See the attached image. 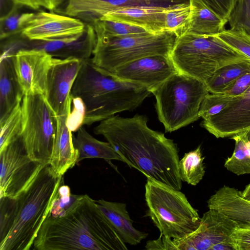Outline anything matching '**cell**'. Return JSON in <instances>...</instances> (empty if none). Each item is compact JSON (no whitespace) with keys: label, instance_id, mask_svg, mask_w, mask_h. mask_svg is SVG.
I'll list each match as a JSON object with an SVG mask.
<instances>
[{"label":"cell","instance_id":"obj_17","mask_svg":"<svg viewBox=\"0 0 250 250\" xmlns=\"http://www.w3.org/2000/svg\"><path fill=\"white\" fill-rule=\"evenodd\" d=\"M86 23L66 15L52 12L35 13L21 35L30 41H47L83 33Z\"/></svg>","mask_w":250,"mask_h":250},{"label":"cell","instance_id":"obj_25","mask_svg":"<svg viewBox=\"0 0 250 250\" xmlns=\"http://www.w3.org/2000/svg\"><path fill=\"white\" fill-rule=\"evenodd\" d=\"M250 72V61L225 65L217 70L206 83L210 93L221 92L241 76Z\"/></svg>","mask_w":250,"mask_h":250},{"label":"cell","instance_id":"obj_34","mask_svg":"<svg viewBox=\"0 0 250 250\" xmlns=\"http://www.w3.org/2000/svg\"><path fill=\"white\" fill-rule=\"evenodd\" d=\"M80 196V195L72 194L70 188L68 186L61 184L52 202L51 208L48 215L53 217L62 215Z\"/></svg>","mask_w":250,"mask_h":250},{"label":"cell","instance_id":"obj_5","mask_svg":"<svg viewBox=\"0 0 250 250\" xmlns=\"http://www.w3.org/2000/svg\"><path fill=\"white\" fill-rule=\"evenodd\" d=\"M169 57L177 71L205 83L221 67L250 61L215 35L186 33L176 37Z\"/></svg>","mask_w":250,"mask_h":250},{"label":"cell","instance_id":"obj_31","mask_svg":"<svg viewBox=\"0 0 250 250\" xmlns=\"http://www.w3.org/2000/svg\"><path fill=\"white\" fill-rule=\"evenodd\" d=\"M21 102L17 104L7 118L1 124L0 150L21 135L22 129Z\"/></svg>","mask_w":250,"mask_h":250},{"label":"cell","instance_id":"obj_24","mask_svg":"<svg viewBox=\"0 0 250 250\" xmlns=\"http://www.w3.org/2000/svg\"><path fill=\"white\" fill-rule=\"evenodd\" d=\"M73 140L75 148L78 152L77 163L86 158H102L108 161L123 159L107 142L99 141L91 135L82 126L77 130Z\"/></svg>","mask_w":250,"mask_h":250},{"label":"cell","instance_id":"obj_11","mask_svg":"<svg viewBox=\"0 0 250 250\" xmlns=\"http://www.w3.org/2000/svg\"><path fill=\"white\" fill-rule=\"evenodd\" d=\"M240 223L216 210L209 209L194 231L182 238L172 239V242L176 250H212L220 243L232 242L231 235Z\"/></svg>","mask_w":250,"mask_h":250},{"label":"cell","instance_id":"obj_18","mask_svg":"<svg viewBox=\"0 0 250 250\" xmlns=\"http://www.w3.org/2000/svg\"><path fill=\"white\" fill-rule=\"evenodd\" d=\"M71 106L62 115L57 116V131L49 165L58 177L62 176L77 164L78 152L75 148L72 131L68 125Z\"/></svg>","mask_w":250,"mask_h":250},{"label":"cell","instance_id":"obj_9","mask_svg":"<svg viewBox=\"0 0 250 250\" xmlns=\"http://www.w3.org/2000/svg\"><path fill=\"white\" fill-rule=\"evenodd\" d=\"M21 136L30 158L49 164L57 131V116L41 94L24 96Z\"/></svg>","mask_w":250,"mask_h":250},{"label":"cell","instance_id":"obj_38","mask_svg":"<svg viewBox=\"0 0 250 250\" xmlns=\"http://www.w3.org/2000/svg\"><path fill=\"white\" fill-rule=\"evenodd\" d=\"M24 6L37 10L43 7L52 11L62 3V0H19Z\"/></svg>","mask_w":250,"mask_h":250},{"label":"cell","instance_id":"obj_10","mask_svg":"<svg viewBox=\"0 0 250 250\" xmlns=\"http://www.w3.org/2000/svg\"><path fill=\"white\" fill-rule=\"evenodd\" d=\"M0 198L16 199L45 165L32 160L21 135L0 150Z\"/></svg>","mask_w":250,"mask_h":250},{"label":"cell","instance_id":"obj_1","mask_svg":"<svg viewBox=\"0 0 250 250\" xmlns=\"http://www.w3.org/2000/svg\"><path fill=\"white\" fill-rule=\"evenodd\" d=\"M147 122L143 115L131 118L114 115L101 121L93 132L104 136L130 168L147 179L180 190L177 145L164 133L150 128Z\"/></svg>","mask_w":250,"mask_h":250},{"label":"cell","instance_id":"obj_22","mask_svg":"<svg viewBox=\"0 0 250 250\" xmlns=\"http://www.w3.org/2000/svg\"><path fill=\"white\" fill-rule=\"evenodd\" d=\"M95 203L116 232L126 244L136 245L147 236V233L136 229L133 226L125 203L112 202L103 199Z\"/></svg>","mask_w":250,"mask_h":250},{"label":"cell","instance_id":"obj_6","mask_svg":"<svg viewBox=\"0 0 250 250\" xmlns=\"http://www.w3.org/2000/svg\"><path fill=\"white\" fill-rule=\"evenodd\" d=\"M152 93L156 99L158 119L166 132H171L200 118L201 104L209 92L204 83L177 72Z\"/></svg>","mask_w":250,"mask_h":250},{"label":"cell","instance_id":"obj_15","mask_svg":"<svg viewBox=\"0 0 250 250\" xmlns=\"http://www.w3.org/2000/svg\"><path fill=\"white\" fill-rule=\"evenodd\" d=\"M53 58L37 49H21L13 55L15 69L24 96L45 95L47 75Z\"/></svg>","mask_w":250,"mask_h":250},{"label":"cell","instance_id":"obj_35","mask_svg":"<svg viewBox=\"0 0 250 250\" xmlns=\"http://www.w3.org/2000/svg\"><path fill=\"white\" fill-rule=\"evenodd\" d=\"M230 238L235 250H250V224L240 222Z\"/></svg>","mask_w":250,"mask_h":250},{"label":"cell","instance_id":"obj_3","mask_svg":"<svg viewBox=\"0 0 250 250\" xmlns=\"http://www.w3.org/2000/svg\"><path fill=\"white\" fill-rule=\"evenodd\" d=\"M62 181L47 164L16 199L0 198V250L32 248Z\"/></svg>","mask_w":250,"mask_h":250},{"label":"cell","instance_id":"obj_40","mask_svg":"<svg viewBox=\"0 0 250 250\" xmlns=\"http://www.w3.org/2000/svg\"><path fill=\"white\" fill-rule=\"evenodd\" d=\"M22 6L24 5L19 0H0V18L7 16Z\"/></svg>","mask_w":250,"mask_h":250},{"label":"cell","instance_id":"obj_30","mask_svg":"<svg viewBox=\"0 0 250 250\" xmlns=\"http://www.w3.org/2000/svg\"><path fill=\"white\" fill-rule=\"evenodd\" d=\"M20 7L7 16L0 19V38L1 40L21 33L35 13L21 12Z\"/></svg>","mask_w":250,"mask_h":250},{"label":"cell","instance_id":"obj_37","mask_svg":"<svg viewBox=\"0 0 250 250\" xmlns=\"http://www.w3.org/2000/svg\"><path fill=\"white\" fill-rule=\"evenodd\" d=\"M218 15L228 21L237 0H202Z\"/></svg>","mask_w":250,"mask_h":250},{"label":"cell","instance_id":"obj_33","mask_svg":"<svg viewBox=\"0 0 250 250\" xmlns=\"http://www.w3.org/2000/svg\"><path fill=\"white\" fill-rule=\"evenodd\" d=\"M230 28H243L250 34V0H237L228 19Z\"/></svg>","mask_w":250,"mask_h":250},{"label":"cell","instance_id":"obj_14","mask_svg":"<svg viewBox=\"0 0 250 250\" xmlns=\"http://www.w3.org/2000/svg\"><path fill=\"white\" fill-rule=\"evenodd\" d=\"M201 126L216 138H232L250 131V87L232 98L218 114L203 121Z\"/></svg>","mask_w":250,"mask_h":250},{"label":"cell","instance_id":"obj_4","mask_svg":"<svg viewBox=\"0 0 250 250\" xmlns=\"http://www.w3.org/2000/svg\"><path fill=\"white\" fill-rule=\"evenodd\" d=\"M152 93L145 86L126 82L98 69L91 59L82 63L71 91L83 104V125L101 122L116 113L132 111Z\"/></svg>","mask_w":250,"mask_h":250},{"label":"cell","instance_id":"obj_32","mask_svg":"<svg viewBox=\"0 0 250 250\" xmlns=\"http://www.w3.org/2000/svg\"><path fill=\"white\" fill-rule=\"evenodd\" d=\"M215 36L250 59V34L244 29H225Z\"/></svg>","mask_w":250,"mask_h":250},{"label":"cell","instance_id":"obj_26","mask_svg":"<svg viewBox=\"0 0 250 250\" xmlns=\"http://www.w3.org/2000/svg\"><path fill=\"white\" fill-rule=\"evenodd\" d=\"M235 147L231 157L226 160L224 166L237 175L250 173V140L248 132L233 137Z\"/></svg>","mask_w":250,"mask_h":250},{"label":"cell","instance_id":"obj_28","mask_svg":"<svg viewBox=\"0 0 250 250\" xmlns=\"http://www.w3.org/2000/svg\"><path fill=\"white\" fill-rule=\"evenodd\" d=\"M97 38H112L150 33L145 28L101 17L93 22Z\"/></svg>","mask_w":250,"mask_h":250},{"label":"cell","instance_id":"obj_7","mask_svg":"<svg viewBox=\"0 0 250 250\" xmlns=\"http://www.w3.org/2000/svg\"><path fill=\"white\" fill-rule=\"evenodd\" d=\"M145 196L148 208L146 216L150 217L161 235L181 239L199 226L198 211L180 190L147 179Z\"/></svg>","mask_w":250,"mask_h":250},{"label":"cell","instance_id":"obj_41","mask_svg":"<svg viewBox=\"0 0 250 250\" xmlns=\"http://www.w3.org/2000/svg\"><path fill=\"white\" fill-rule=\"evenodd\" d=\"M241 192L245 198L250 201V183L245 187V188Z\"/></svg>","mask_w":250,"mask_h":250},{"label":"cell","instance_id":"obj_23","mask_svg":"<svg viewBox=\"0 0 250 250\" xmlns=\"http://www.w3.org/2000/svg\"><path fill=\"white\" fill-rule=\"evenodd\" d=\"M190 22L187 33L215 35L225 29L228 21L214 12L202 0H190Z\"/></svg>","mask_w":250,"mask_h":250},{"label":"cell","instance_id":"obj_12","mask_svg":"<svg viewBox=\"0 0 250 250\" xmlns=\"http://www.w3.org/2000/svg\"><path fill=\"white\" fill-rule=\"evenodd\" d=\"M177 72L169 56L155 55L130 62L106 74L122 81L142 85L152 93Z\"/></svg>","mask_w":250,"mask_h":250},{"label":"cell","instance_id":"obj_16","mask_svg":"<svg viewBox=\"0 0 250 250\" xmlns=\"http://www.w3.org/2000/svg\"><path fill=\"white\" fill-rule=\"evenodd\" d=\"M190 0H68L64 15L92 24L108 12L116 9L137 6L169 8Z\"/></svg>","mask_w":250,"mask_h":250},{"label":"cell","instance_id":"obj_29","mask_svg":"<svg viewBox=\"0 0 250 250\" xmlns=\"http://www.w3.org/2000/svg\"><path fill=\"white\" fill-rule=\"evenodd\" d=\"M189 3L168 8L166 12L165 30L176 37L187 33L190 22Z\"/></svg>","mask_w":250,"mask_h":250},{"label":"cell","instance_id":"obj_21","mask_svg":"<svg viewBox=\"0 0 250 250\" xmlns=\"http://www.w3.org/2000/svg\"><path fill=\"white\" fill-rule=\"evenodd\" d=\"M207 203L209 209L216 210L235 221L250 224V201L243 196L241 191L224 186Z\"/></svg>","mask_w":250,"mask_h":250},{"label":"cell","instance_id":"obj_42","mask_svg":"<svg viewBox=\"0 0 250 250\" xmlns=\"http://www.w3.org/2000/svg\"><path fill=\"white\" fill-rule=\"evenodd\" d=\"M248 135L249 139L250 140V131L248 132Z\"/></svg>","mask_w":250,"mask_h":250},{"label":"cell","instance_id":"obj_2","mask_svg":"<svg viewBox=\"0 0 250 250\" xmlns=\"http://www.w3.org/2000/svg\"><path fill=\"white\" fill-rule=\"evenodd\" d=\"M36 250H127L125 243L87 195L79 198L63 214L47 215L38 232Z\"/></svg>","mask_w":250,"mask_h":250},{"label":"cell","instance_id":"obj_27","mask_svg":"<svg viewBox=\"0 0 250 250\" xmlns=\"http://www.w3.org/2000/svg\"><path fill=\"white\" fill-rule=\"evenodd\" d=\"M201 146L195 149L186 153L179 161L180 178L182 181L196 186L202 180L205 174V167Z\"/></svg>","mask_w":250,"mask_h":250},{"label":"cell","instance_id":"obj_36","mask_svg":"<svg viewBox=\"0 0 250 250\" xmlns=\"http://www.w3.org/2000/svg\"><path fill=\"white\" fill-rule=\"evenodd\" d=\"M250 87V72H249L238 78L220 93L233 98L244 93Z\"/></svg>","mask_w":250,"mask_h":250},{"label":"cell","instance_id":"obj_39","mask_svg":"<svg viewBox=\"0 0 250 250\" xmlns=\"http://www.w3.org/2000/svg\"><path fill=\"white\" fill-rule=\"evenodd\" d=\"M145 248L147 250H176L171 238L161 235L156 240L148 241Z\"/></svg>","mask_w":250,"mask_h":250},{"label":"cell","instance_id":"obj_13","mask_svg":"<svg viewBox=\"0 0 250 250\" xmlns=\"http://www.w3.org/2000/svg\"><path fill=\"white\" fill-rule=\"evenodd\" d=\"M82 61L75 58H53L48 71L44 97L56 116L71 106V91Z\"/></svg>","mask_w":250,"mask_h":250},{"label":"cell","instance_id":"obj_20","mask_svg":"<svg viewBox=\"0 0 250 250\" xmlns=\"http://www.w3.org/2000/svg\"><path fill=\"white\" fill-rule=\"evenodd\" d=\"M24 97L15 69L13 56L0 57V124L8 116Z\"/></svg>","mask_w":250,"mask_h":250},{"label":"cell","instance_id":"obj_8","mask_svg":"<svg viewBox=\"0 0 250 250\" xmlns=\"http://www.w3.org/2000/svg\"><path fill=\"white\" fill-rule=\"evenodd\" d=\"M176 37L169 31L112 38H97L91 60L105 74L134 60L155 55L169 56Z\"/></svg>","mask_w":250,"mask_h":250},{"label":"cell","instance_id":"obj_19","mask_svg":"<svg viewBox=\"0 0 250 250\" xmlns=\"http://www.w3.org/2000/svg\"><path fill=\"white\" fill-rule=\"evenodd\" d=\"M167 8L147 6L125 7L108 12L102 17L139 26L152 33H159L166 31L165 17Z\"/></svg>","mask_w":250,"mask_h":250}]
</instances>
